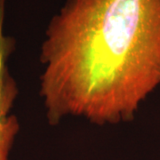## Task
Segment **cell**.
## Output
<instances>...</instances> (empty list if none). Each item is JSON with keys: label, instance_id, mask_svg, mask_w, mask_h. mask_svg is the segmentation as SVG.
<instances>
[{"label": "cell", "instance_id": "cell-1", "mask_svg": "<svg viewBox=\"0 0 160 160\" xmlns=\"http://www.w3.org/2000/svg\"><path fill=\"white\" fill-rule=\"evenodd\" d=\"M39 59L50 125L131 122L160 86V0H66Z\"/></svg>", "mask_w": 160, "mask_h": 160}, {"label": "cell", "instance_id": "cell-2", "mask_svg": "<svg viewBox=\"0 0 160 160\" xmlns=\"http://www.w3.org/2000/svg\"><path fill=\"white\" fill-rule=\"evenodd\" d=\"M4 3L5 0H0V160H8L20 125L16 117L10 114L18 89L7 67L13 41L3 34Z\"/></svg>", "mask_w": 160, "mask_h": 160}]
</instances>
